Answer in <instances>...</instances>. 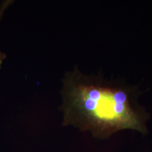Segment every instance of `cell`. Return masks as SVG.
<instances>
[{"label":"cell","mask_w":152,"mask_h":152,"mask_svg":"<svg viewBox=\"0 0 152 152\" xmlns=\"http://www.w3.org/2000/svg\"><path fill=\"white\" fill-rule=\"evenodd\" d=\"M61 90L64 126H72L106 139L132 130L145 134L150 115L138 98L142 91L122 79L108 80L102 74L86 75L77 66L65 73Z\"/></svg>","instance_id":"6da1fadb"}]
</instances>
